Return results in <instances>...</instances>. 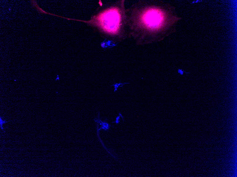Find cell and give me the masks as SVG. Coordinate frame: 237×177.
I'll list each match as a JSON object with an SVG mask.
<instances>
[{"mask_svg":"<svg viewBox=\"0 0 237 177\" xmlns=\"http://www.w3.org/2000/svg\"><path fill=\"white\" fill-rule=\"evenodd\" d=\"M126 13L130 38L139 46L164 40L176 32L181 19L174 6L157 0H140Z\"/></svg>","mask_w":237,"mask_h":177,"instance_id":"1","label":"cell"},{"mask_svg":"<svg viewBox=\"0 0 237 177\" xmlns=\"http://www.w3.org/2000/svg\"><path fill=\"white\" fill-rule=\"evenodd\" d=\"M124 0L100 4L85 23L104 40L118 43L130 38Z\"/></svg>","mask_w":237,"mask_h":177,"instance_id":"2","label":"cell"},{"mask_svg":"<svg viewBox=\"0 0 237 177\" xmlns=\"http://www.w3.org/2000/svg\"><path fill=\"white\" fill-rule=\"evenodd\" d=\"M94 120L98 124H100V125L101 126V127L100 129H97L98 131V130L102 129L107 131L109 129L110 127H114L113 126L109 125L107 122V119H106L103 122L101 121L100 118V112H98V119L96 118Z\"/></svg>","mask_w":237,"mask_h":177,"instance_id":"3","label":"cell"},{"mask_svg":"<svg viewBox=\"0 0 237 177\" xmlns=\"http://www.w3.org/2000/svg\"><path fill=\"white\" fill-rule=\"evenodd\" d=\"M118 43H115L112 41L104 40L101 43V47L103 49H111L113 48L117 45Z\"/></svg>","mask_w":237,"mask_h":177,"instance_id":"4","label":"cell"},{"mask_svg":"<svg viewBox=\"0 0 237 177\" xmlns=\"http://www.w3.org/2000/svg\"><path fill=\"white\" fill-rule=\"evenodd\" d=\"M129 84V83H120L114 84L112 85L111 86H114V87L115 89L114 92H116L117 91V89H118L119 87H123L124 85Z\"/></svg>","mask_w":237,"mask_h":177,"instance_id":"5","label":"cell"},{"mask_svg":"<svg viewBox=\"0 0 237 177\" xmlns=\"http://www.w3.org/2000/svg\"><path fill=\"white\" fill-rule=\"evenodd\" d=\"M121 115V114L120 113H119V115L117 117V118H116V121L114 122H113L112 123H116V124H118L119 122L120 121V116Z\"/></svg>","mask_w":237,"mask_h":177,"instance_id":"6","label":"cell"}]
</instances>
